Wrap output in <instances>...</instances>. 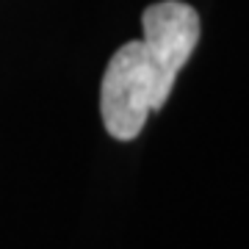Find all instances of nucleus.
I'll return each mask as SVG.
<instances>
[{
    "instance_id": "1",
    "label": "nucleus",
    "mask_w": 249,
    "mask_h": 249,
    "mask_svg": "<svg viewBox=\"0 0 249 249\" xmlns=\"http://www.w3.org/2000/svg\"><path fill=\"white\" fill-rule=\"evenodd\" d=\"M163 103L155 89L142 42H127L111 55L100 89V111L106 130L119 142H133L142 133L152 111H160Z\"/></svg>"
},
{
    "instance_id": "2",
    "label": "nucleus",
    "mask_w": 249,
    "mask_h": 249,
    "mask_svg": "<svg viewBox=\"0 0 249 249\" xmlns=\"http://www.w3.org/2000/svg\"><path fill=\"white\" fill-rule=\"evenodd\" d=\"M142 28L144 58H147V67L155 78L160 103H166L180 70L186 67L194 47L199 45V34H202L199 14L188 3L163 0V3H152L144 9Z\"/></svg>"
}]
</instances>
